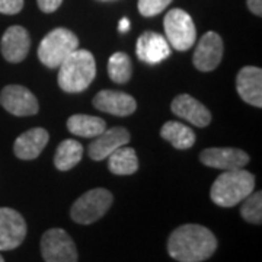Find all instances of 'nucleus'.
Wrapping results in <instances>:
<instances>
[{
	"mask_svg": "<svg viewBox=\"0 0 262 262\" xmlns=\"http://www.w3.org/2000/svg\"><path fill=\"white\" fill-rule=\"evenodd\" d=\"M57 69V83L67 94L83 92L96 77V61L88 50H75Z\"/></svg>",
	"mask_w": 262,
	"mask_h": 262,
	"instance_id": "obj_2",
	"label": "nucleus"
},
{
	"mask_svg": "<svg viewBox=\"0 0 262 262\" xmlns=\"http://www.w3.org/2000/svg\"><path fill=\"white\" fill-rule=\"evenodd\" d=\"M99 2H113V0H99Z\"/></svg>",
	"mask_w": 262,
	"mask_h": 262,
	"instance_id": "obj_31",
	"label": "nucleus"
},
{
	"mask_svg": "<svg viewBox=\"0 0 262 262\" xmlns=\"http://www.w3.org/2000/svg\"><path fill=\"white\" fill-rule=\"evenodd\" d=\"M160 137L169 141L175 149L187 150L195 144V133L179 121H168L160 128Z\"/></svg>",
	"mask_w": 262,
	"mask_h": 262,
	"instance_id": "obj_21",
	"label": "nucleus"
},
{
	"mask_svg": "<svg viewBox=\"0 0 262 262\" xmlns=\"http://www.w3.org/2000/svg\"><path fill=\"white\" fill-rule=\"evenodd\" d=\"M114 195L105 188H94L79 196L70 208V217L77 225H92L108 213Z\"/></svg>",
	"mask_w": 262,
	"mask_h": 262,
	"instance_id": "obj_5",
	"label": "nucleus"
},
{
	"mask_svg": "<svg viewBox=\"0 0 262 262\" xmlns=\"http://www.w3.org/2000/svg\"><path fill=\"white\" fill-rule=\"evenodd\" d=\"M48 140H50L48 131L41 127L25 131L15 140L13 144L15 156L22 160L37 159L44 147L47 146Z\"/></svg>",
	"mask_w": 262,
	"mask_h": 262,
	"instance_id": "obj_18",
	"label": "nucleus"
},
{
	"mask_svg": "<svg viewBox=\"0 0 262 262\" xmlns=\"http://www.w3.org/2000/svg\"><path fill=\"white\" fill-rule=\"evenodd\" d=\"M67 130L77 137L95 139L102 131L106 130V124L102 118L86 115V114H75L67 120Z\"/></svg>",
	"mask_w": 262,
	"mask_h": 262,
	"instance_id": "obj_19",
	"label": "nucleus"
},
{
	"mask_svg": "<svg viewBox=\"0 0 262 262\" xmlns=\"http://www.w3.org/2000/svg\"><path fill=\"white\" fill-rule=\"evenodd\" d=\"M83 158V146L76 140H63L56 150L54 165L58 170H70L80 163Z\"/></svg>",
	"mask_w": 262,
	"mask_h": 262,
	"instance_id": "obj_22",
	"label": "nucleus"
},
{
	"mask_svg": "<svg viewBox=\"0 0 262 262\" xmlns=\"http://www.w3.org/2000/svg\"><path fill=\"white\" fill-rule=\"evenodd\" d=\"M41 255L46 262H77L75 241L63 229H50L41 237Z\"/></svg>",
	"mask_w": 262,
	"mask_h": 262,
	"instance_id": "obj_7",
	"label": "nucleus"
},
{
	"mask_svg": "<svg viewBox=\"0 0 262 262\" xmlns=\"http://www.w3.org/2000/svg\"><path fill=\"white\" fill-rule=\"evenodd\" d=\"M169 46L177 51H187L195 44L196 29L191 15L182 9L169 10L163 19Z\"/></svg>",
	"mask_w": 262,
	"mask_h": 262,
	"instance_id": "obj_6",
	"label": "nucleus"
},
{
	"mask_svg": "<svg viewBox=\"0 0 262 262\" xmlns=\"http://www.w3.org/2000/svg\"><path fill=\"white\" fill-rule=\"evenodd\" d=\"M37 3L41 12H44V13H53V12H56L61 6L63 0H37Z\"/></svg>",
	"mask_w": 262,
	"mask_h": 262,
	"instance_id": "obj_27",
	"label": "nucleus"
},
{
	"mask_svg": "<svg viewBox=\"0 0 262 262\" xmlns=\"http://www.w3.org/2000/svg\"><path fill=\"white\" fill-rule=\"evenodd\" d=\"M236 91L242 101L261 108L262 106V70L255 66H246L239 70L236 77Z\"/></svg>",
	"mask_w": 262,
	"mask_h": 262,
	"instance_id": "obj_17",
	"label": "nucleus"
},
{
	"mask_svg": "<svg viewBox=\"0 0 262 262\" xmlns=\"http://www.w3.org/2000/svg\"><path fill=\"white\" fill-rule=\"evenodd\" d=\"M108 75H110V79L115 83H127L133 75V64H131L130 57L122 51L114 53L108 60Z\"/></svg>",
	"mask_w": 262,
	"mask_h": 262,
	"instance_id": "obj_23",
	"label": "nucleus"
},
{
	"mask_svg": "<svg viewBox=\"0 0 262 262\" xmlns=\"http://www.w3.org/2000/svg\"><path fill=\"white\" fill-rule=\"evenodd\" d=\"M106 159H108V168L111 170V173L118 175V177L133 175L139 169V159H137L136 150L128 147L127 144L118 147Z\"/></svg>",
	"mask_w": 262,
	"mask_h": 262,
	"instance_id": "obj_20",
	"label": "nucleus"
},
{
	"mask_svg": "<svg viewBox=\"0 0 262 262\" xmlns=\"http://www.w3.org/2000/svg\"><path fill=\"white\" fill-rule=\"evenodd\" d=\"M24 0H0V13L3 15H16L24 9Z\"/></svg>",
	"mask_w": 262,
	"mask_h": 262,
	"instance_id": "obj_26",
	"label": "nucleus"
},
{
	"mask_svg": "<svg viewBox=\"0 0 262 262\" xmlns=\"http://www.w3.org/2000/svg\"><path fill=\"white\" fill-rule=\"evenodd\" d=\"M118 29H120V32H127V31H130V20L127 18H122L120 20V25H118Z\"/></svg>",
	"mask_w": 262,
	"mask_h": 262,
	"instance_id": "obj_29",
	"label": "nucleus"
},
{
	"mask_svg": "<svg viewBox=\"0 0 262 262\" xmlns=\"http://www.w3.org/2000/svg\"><path fill=\"white\" fill-rule=\"evenodd\" d=\"M130 133L124 127H113L110 130L102 131L89 144L88 151H89L91 159L96 162L106 159L118 147L125 146L130 141Z\"/></svg>",
	"mask_w": 262,
	"mask_h": 262,
	"instance_id": "obj_16",
	"label": "nucleus"
},
{
	"mask_svg": "<svg viewBox=\"0 0 262 262\" xmlns=\"http://www.w3.org/2000/svg\"><path fill=\"white\" fill-rule=\"evenodd\" d=\"M0 262H5V259H3V256L0 255Z\"/></svg>",
	"mask_w": 262,
	"mask_h": 262,
	"instance_id": "obj_30",
	"label": "nucleus"
},
{
	"mask_svg": "<svg viewBox=\"0 0 262 262\" xmlns=\"http://www.w3.org/2000/svg\"><path fill=\"white\" fill-rule=\"evenodd\" d=\"M223 58V39L217 32H206L200 38L196 46L192 63L200 72H213L219 67Z\"/></svg>",
	"mask_w": 262,
	"mask_h": 262,
	"instance_id": "obj_10",
	"label": "nucleus"
},
{
	"mask_svg": "<svg viewBox=\"0 0 262 262\" xmlns=\"http://www.w3.org/2000/svg\"><path fill=\"white\" fill-rule=\"evenodd\" d=\"M214 233L201 225H182L177 227L168 239V253L178 262H204L217 249Z\"/></svg>",
	"mask_w": 262,
	"mask_h": 262,
	"instance_id": "obj_1",
	"label": "nucleus"
},
{
	"mask_svg": "<svg viewBox=\"0 0 262 262\" xmlns=\"http://www.w3.org/2000/svg\"><path fill=\"white\" fill-rule=\"evenodd\" d=\"M79 48V38L66 28L50 31L38 46V58L48 69H57L75 50Z\"/></svg>",
	"mask_w": 262,
	"mask_h": 262,
	"instance_id": "obj_4",
	"label": "nucleus"
},
{
	"mask_svg": "<svg viewBox=\"0 0 262 262\" xmlns=\"http://www.w3.org/2000/svg\"><path fill=\"white\" fill-rule=\"evenodd\" d=\"M172 3V0H139L137 2V9L140 15L146 18H151L162 13Z\"/></svg>",
	"mask_w": 262,
	"mask_h": 262,
	"instance_id": "obj_25",
	"label": "nucleus"
},
{
	"mask_svg": "<svg viewBox=\"0 0 262 262\" xmlns=\"http://www.w3.org/2000/svg\"><path fill=\"white\" fill-rule=\"evenodd\" d=\"M172 50L168 39L153 31H146L137 38L136 54L146 64H159L170 56Z\"/></svg>",
	"mask_w": 262,
	"mask_h": 262,
	"instance_id": "obj_12",
	"label": "nucleus"
},
{
	"mask_svg": "<svg viewBox=\"0 0 262 262\" xmlns=\"http://www.w3.org/2000/svg\"><path fill=\"white\" fill-rule=\"evenodd\" d=\"M200 160L208 168L220 170L242 169L249 163L248 153L236 147H211L201 151Z\"/></svg>",
	"mask_w": 262,
	"mask_h": 262,
	"instance_id": "obj_11",
	"label": "nucleus"
},
{
	"mask_svg": "<svg viewBox=\"0 0 262 262\" xmlns=\"http://www.w3.org/2000/svg\"><path fill=\"white\" fill-rule=\"evenodd\" d=\"M0 105L15 117H29L39 111L35 95L20 84H8L0 92Z\"/></svg>",
	"mask_w": 262,
	"mask_h": 262,
	"instance_id": "obj_8",
	"label": "nucleus"
},
{
	"mask_svg": "<svg viewBox=\"0 0 262 262\" xmlns=\"http://www.w3.org/2000/svg\"><path fill=\"white\" fill-rule=\"evenodd\" d=\"M27 237V222L16 210L0 207V251H13Z\"/></svg>",
	"mask_w": 262,
	"mask_h": 262,
	"instance_id": "obj_9",
	"label": "nucleus"
},
{
	"mask_svg": "<svg viewBox=\"0 0 262 262\" xmlns=\"http://www.w3.org/2000/svg\"><path fill=\"white\" fill-rule=\"evenodd\" d=\"M248 9L256 16H262V0H246Z\"/></svg>",
	"mask_w": 262,
	"mask_h": 262,
	"instance_id": "obj_28",
	"label": "nucleus"
},
{
	"mask_svg": "<svg viewBox=\"0 0 262 262\" xmlns=\"http://www.w3.org/2000/svg\"><path fill=\"white\" fill-rule=\"evenodd\" d=\"M241 215L245 222L251 225H261L262 223V192H252L242 201Z\"/></svg>",
	"mask_w": 262,
	"mask_h": 262,
	"instance_id": "obj_24",
	"label": "nucleus"
},
{
	"mask_svg": "<svg viewBox=\"0 0 262 262\" xmlns=\"http://www.w3.org/2000/svg\"><path fill=\"white\" fill-rule=\"evenodd\" d=\"M253 189L255 177L246 169L223 170L211 185L210 198L215 206L229 208L241 204L246 196L252 194Z\"/></svg>",
	"mask_w": 262,
	"mask_h": 262,
	"instance_id": "obj_3",
	"label": "nucleus"
},
{
	"mask_svg": "<svg viewBox=\"0 0 262 262\" xmlns=\"http://www.w3.org/2000/svg\"><path fill=\"white\" fill-rule=\"evenodd\" d=\"M0 50L6 61L9 63H20L28 56L31 50V37L29 32L20 25H13L5 31Z\"/></svg>",
	"mask_w": 262,
	"mask_h": 262,
	"instance_id": "obj_13",
	"label": "nucleus"
},
{
	"mask_svg": "<svg viewBox=\"0 0 262 262\" xmlns=\"http://www.w3.org/2000/svg\"><path fill=\"white\" fill-rule=\"evenodd\" d=\"M94 106L102 113L115 117H128L137 110V102L131 95L125 92L105 89L95 95Z\"/></svg>",
	"mask_w": 262,
	"mask_h": 262,
	"instance_id": "obj_15",
	"label": "nucleus"
},
{
	"mask_svg": "<svg viewBox=\"0 0 262 262\" xmlns=\"http://www.w3.org/2000/svg\"><path fill=\"white\" fill-rule=\"evenodd\" d=\"M170 110L177 117L185 120L198 128L207 127L211 122V113L206 105L196 101L194 96L182 94L175 96L170 103Z\"/></svg>",
	"mask_w": 262,
	"mask_h": 262,
	"instance_id": "obj_14",
	"label": "nucleus"
}]
</instances>
